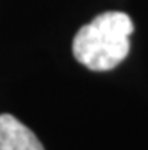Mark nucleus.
<instances>
[{
	"instance_id": "2",
	"label": "nucleus",
	"mask_w": 148,
	"mask_h": 150,
	"mask_svg": "<svg viewBox=\"0 0 148 150\" xmlns=\"http://www.w3.org/2000/svg\"><path fill=\"white\" fill-rule=\"evenodd\" d=\"M0 150H44L33 132L11 114L0 115Z\"/></svg>"
},
{
	"instance_id": "1",
	"label": "nucleus",
	"mask_w": 148,
	"mask_h": 150,
	"mask_svg": "<svg viewBox=\"0 0 148 150\" xmlns=\"http://www.w3.org/2000/svg\"><path fill=\"white\" fill-rule=\"evenodd\" d=\"M133 29L127 14L103 12L76 33L73 55L82 65L94 71L112 70L128 55V37Z\"/></svg>"
}]
</instances>
